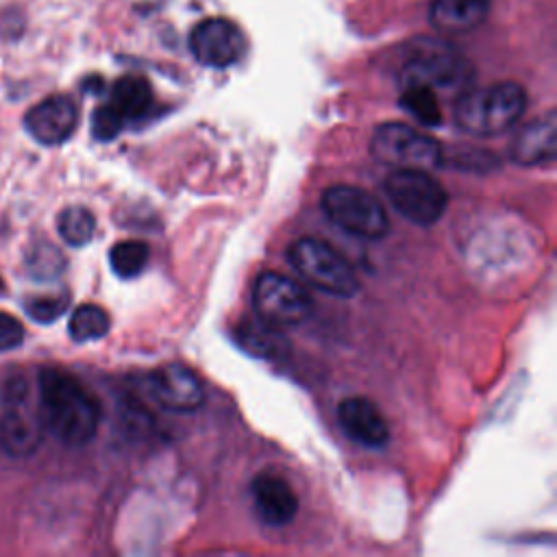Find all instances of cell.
I'll return each mask as SVG.
<instances>
[{
  "label": "cell",
  "instance_id": "1",
  "mask_svg": "<svg viewBox=\"0 0 557 557\" xmlns=\"http://www.w3.org/2000/svg\"><path fill=\"white\" fill-rule=\"evenodd\" d=\"M39 413L48 429L65 446L87 444L100 422L96 398L78 379L59 368L39 372Z\"/></svg>",
  "mask_w": 557,
  "mask_h": 557
},
{
  "label": "cell",
  "instance_id": "2",
  "mask_svg": "<svg viewBox=\"0 0 557 557\" xmlns=\"http://www.w3.org/2000/svg\"><path fill=\"white\" fill-rule=\"evenodd\" d=\"M524 107L527 91L518 83L468 87L455 100V122L470 135H498L520 120Z\"/></svg>",
  "mask_w": 557,
  "mask_h": 557
},
{
  "label": "cell",
  "instance_id": "3",
  "mask_svg": "<svg viewBox=\"0 0 557 557\" xmlns=\"http://www.w3.org/2000/svg\"><path fill=\"white\" fill-rule=\"evenodd\" d=\"M472 81V65L453 46L437 39L418 41L400 67L403 85H422L440 94H461Z\"/></svg>",
  "mask_w": 557,
  "mask_h": 557
},
{
  "label": "cell",
  "instance_id": "4",
  "mask_svg": "<svg viewBox=\"0 0 557 557\" xmlns=\"http://www.w3.org/2000/svg\"><path fill=\"white\" fill-rule=\"evenodd\" d=\"M294 270L320 292L350 298L359 292V278L350 263L329 244L315 237H300L289 246Z\"/></svg>",
  "mask_w": 557,
  "mask_h": 557
},
{
  "label": "cell",
  "instance_id": "5",
  "mask_svg": "<svg viewBox=\"0 0 557 557\" xmlns=\"http://www.w3.org/2000/svg\"><path fill=\"white\" fill-rule=\"evenodd\" d=\"M385 196L394 209L418 226L435 224L448 205L446 189L429 170L400 168L385 178Z\"/></svg>",
  "mask_w": 557,
  "mask_h": 557
},
{
  "label": "cell",
  "instance_id": "6",
  "mask_svg": "<svg viewBox=\"0 0 557 557\" xmlns=\"http://www.w3.org/2000/svg\"><path fill=\"white\" fill-rule=\"evenodd\" d=\"M322 211L335 226L361 239H379L389 228L383 205L355 185H331L322 194Z\"/></svg>",
  "mask_w": 557,
  "mask_h": 557
},
{
  "label": "cell",
  "instance_id": "7",
  "mask_svg": "<svg viewBox=\"0 0 557 557\" xmlns=\"http://www.w3.org/2000/svg\"><path fill=\"white\" fill-rule=\"evenodd\" d=\"M370 150L381 163H387L394 170H433L444 157L442 146L431 135L403 122L381 124L372 135Z\"/></svg>",
  "mask_w": 557,
  "mask_h": 557
},
{
  "label": "cell",
  "instance_id": "8",
  "mask_svg": "<svg viewBox=\"0 0 557 557\" xmlns=\"http://www.w3.org/2000/svg\"><path fill=\"white\" fill-rule=\"evenodd\" d=\"M44 435L39 403L33 400L26 381L7 383L0 416V444L9 455H30Z\"/></svg>",
  "mask_w": 557,
  "mask_h": 557
},
{
  "label": "cell",
  "instance_id": "9",
  "mask_svg": "<svg viewBox=\"0 0 557 557\" xmlns=\"http://www.w3.org/2000/svg\"><path fill=\"white\" fill-rule=\"evenodd\" d=\"M252 307L259 320L285 329L305 322L311 313L307 289L278 272H261L252 287Z\"/></svg>",
  "mask_w": 557,
  "mask_h": 557
},
{
  "label": "cell",
  "instance_id": "10",
  "mask_svg": "<svg viewBox=\"0 0 557 557\" xmlns=\"http://www.w3.org/2000/svg\"><path fill=\"white\" fill-rule=\"evenodd\" d=\"M189 50L198 63L222 70L242 59L246 39L235 22L226 17H207L191 28Z\"/></svg>",
  "mask_w": 557,
  "mask_h": 557
},
{
  "label": "cell",
  "instance_id": "11",
  "mask_svg": "<svg viewBox=\"0 0 557 557\" xmlns=\"http://www.w3.org/2000/svg\"><path fill=\"white\" fill-rule=\"evenodd\" d=\"M146 389L159 407L178 413L194 411L205 400L200 379L185 366H163L150 372L146 379Z\"/></svg>",
  "mask_w": 557,
  "mask_h": 557
},
{
  "label": "cell",
  "instance_id": "12",
  "mask_svg": "<svg viewBox=\"0 0 557 557\" xmlns=\"http://www.w3.org/2000/svg\"><path fill=\"white\" fill-rule=\"evenodd\" d=\"M78 109L76 102L65 94L48 96L37 102L24 117V126L30 137L44 146L63 144L76 128Z\"/></svg>",
  "mask_w": 557,
  "mask_h": 557
},
{
  "label": "cell",
  "instance_id": "13",
  "mask_svg": "<svg viewBox=\"0 0 557 557\" xmlns=\"http://www.w3.org/2000/svg\"><path fill=\"white\" fill-rule=\"evenodd\" d=\"M337 420L344 433L361 446L381 448L387 444V437H389L387 420L370 398L352 396L342 400L337 407Z\"/></svg>",
  "mask_w": 557,
  "mask_h": 557
},
{
  "label": "cell",
  "instance_id": "14",
  "mask_svg": "<svg viewBox=\"0 0 557 557\" xmlns=\"http://www.w3.org/2000/svg\"><path fill=\"white\" fill-rule=\"evenodd\" d=\"M252 503L259 518L270 527H281L292 522L298 511V498L292 485L276 474H259L252 485Z\"/></svg>",
  "mask_w": 557,
  "mask_h": 557
},
{
  "label": "cell",
  "instance_id": "15",
  "mask_svg": "<svg viewBox=\"0 0 557 557\" xmlns=\"http://www.w3.org/2000/svg\"><path fill=\"white\" fill-rule=\"evenodd\" d=\"M557 150V122L548 111L544 117L529 122L511 141V159L520 165H540L555 159Z\"/></svg>",
  "mask_w": 557,
  "mask_h": 557
},
{
  "label": "cell",
  "instance_id": "16",
  "mask_svg": "<svg viewBox=\"0 0 557 557\" xmlns=\"http://www.w3.org/2000/svg\"><path fill=\"white\" fill-rule=\"evenodd\" d=\"M490 13V0H433L429 22L442 33H468Z\"/></svg>",
  "mask_w": 557,
  "mask_h": 557
},
{
  "label": "cell",
  "instance_id": "17",
  "mask_svg": "<svg viewBox=\"0 0 557 557\" xmlns=\"http://www.w3.org/2000/svg\"><path fill=\"white\" fill-rule=\"evenodd\" d=\"M152 87L144 76H122L113 83L109 104L126 122L141 120L152 109Z\"/></svg>",
  "mask_w": 557,
  "mask_h": 557
},
{
  "label": "cell",
  "instance_id": "18",
  "mask_svg": "<svg viewBox=\"0 0 557 557\" xmlns=\"http://www.w3.org/2000/svg\"><path fill=\"white\" fill-rule=\"evenodd\" d=\"M235 342L242 346V350L263 359L281 357L289 346L278 326H272L259 318L242 322L235 329Z\"/></svg>",
  "mask_w": 557,
  "mask_h": 557
},
{
  "label": "cell",
  "instance_id": "19",
  "mask_svg": "<svg viewBox=\"0 0 557 557\" xmlns=\"http://www.w3.org/2000/svg\"><path fill=\"white\" fill-rule=\"evenodd\" d=\"M109 326H111L109 313L94 302H85L72 311L67 331L74 342H91L107 335Z\"/></svg>",
  "mask_w": 557,
  "mask_h": 557
},
{
  "label": "cell",
  "instance_id": "20",
  "mask_svg": "<svg viewBox=\"0 0 557 557\" xmlns=\"http://www.w3.org/2000/svg\"><path fill=\"white\" fill-rule=\"evenodd\" d=\"M403 109L413 115L418 122L426 126H437L442 122V107L440 96L422 85H403L400 91Z\"/></svg>",
  "mask_w": 557,
  "mask_h": 557
},
{
  "label": "cell",
  "instance_id": "21",
  "mask_svg": "<svg viewBox=\"0 0 557 557\" xmlns=\"http://www.w3.org/2000/svg\"><path fill=\"white\" fill-rule=\"evenodd\" d=\"M150 259V250L144 242L139 239H124L117 242L111 252H109V263L111 270L120 276V278H133L139 272H144V268L148 265Z\"/></svg>",
  "mask_w": 557,
  "mask_h": 557
},
{
  "label": "cell",
  "instance_id": "22",
  "mask_svg": "<svg viewBox=\"0 0 557 557\" xmlns=\"http://www.w3.org/2000/svg\"><path fill=\"white\" fill-rule=\"evenodd\" d=\"M57 224H59V235L70 246H85L96 233V218L85 207L63 209Z\"/></svg>",
  "mask_w": 557,
  "mask_h": 557
},
{
  "label": "cell",
  "instance_id": "23",
  "mask_svg": "<svg viewBox=\"0 0 557 557\" xmlns=\"http://www.w3.org/2000/svg\"><path fill=\"white\" fill-rule=\"evenodd\" d=\"M65 268L63 255L50 242H37L26 252V270L37 281H52Z\"/></svg>",
  "mask_w": 557,
  "mask_h": 557
},
{
  "label": "cell",
  "instance_id": "24",
  "mask_svg": "<svg viewBox=\"0 0 557 557\" xmlns=\"http://www.w3.org/2000/svg\"><path fill=\"white\" fill-rule=\"evenodd\" d=\"M70 298L59 294V296H39L26 302V313L35 320V322H54L61 313H65Z\"/></svg>",
  "mask_w": 557,
  "mask_h": 557
},
{
  "label": "cell",
  "instance_id": "25",
  "mask_svg": "<svg viewBox=\"0 0 557 557\" xmlns=\"http://www.w3.org/2000/svg\"><path fill=\"white\" fill-rule=\"evenodd\" d=\"M124 128V120L113 111V107L100 104L91 115V133L100 141H111Z\"/></svg>",
  "mask_w": 557,
  "mask_h": 557
},
{
  "label": "cell",
  "instance_id": "26",
  "mask_svg": "<svg viewBox=\"0 0 557 557\" xmlns=\"http://www.w3.org/2000/svg\"><path fill=\"white\" fill-rule=\"evenodd\" d=\"M24 339V326L17 318L0 311V352L20 346Z\"/></svg>",
  "mask_w": 557,
  "mask_h": 557
},
{
  "label": "cell",
  "instance_id": "27",
  "mask_svg": "<svg viewBox=\"0 0 557 557\" xmlns=\"http://www.w3.org/2000/svg\"><path fill=\"white\" fill-rule=\"evenodd\" d=\"M2 292H4V283L0 281V294H2Z\"/></svg>",
  "mask_w": 557,
  "mask_h": 557
}]
</instances>
